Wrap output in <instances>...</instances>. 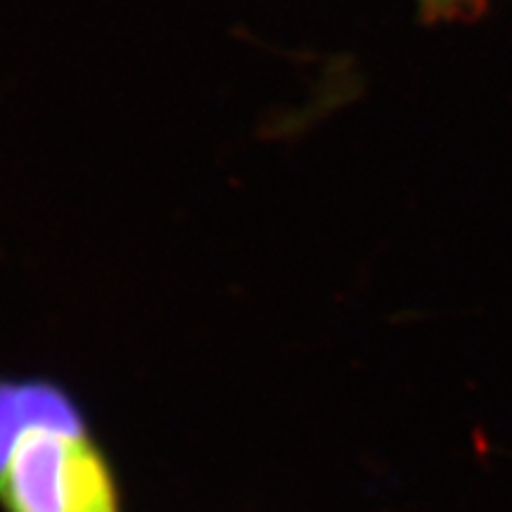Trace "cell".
<instances>
[{
    "label": "cell",
    "instance_id": "obj_1",
    "mask_svg": "<svg viewBox=\"0 0 512 512\" xmlns=\"http://www.w3.org/2000/svg\"><path fill=\"white\" fill-rule=\"evenodd\" d=\"M8 512H119L117 486L86 432L36 430L0 472Z\"/></svg>",
    "mask_w": 512,
    "mask_h": 512
},
{
    "label": "cell",
    "instance_id": "obj_2",
    "mask_svg": "<svg viewBox=\"0 0 512 512\" xmlns=\"http://www.w3.org/2000/svg\"><path fill=\"white\" fill-rule=\"evenodd\" d=\"M36 430L83 432L81 415L53 384L0 380V472L19 441Z\"/></svg>",
    "mask_w": 512,
    "mask_h": 512
}]
</instances>
